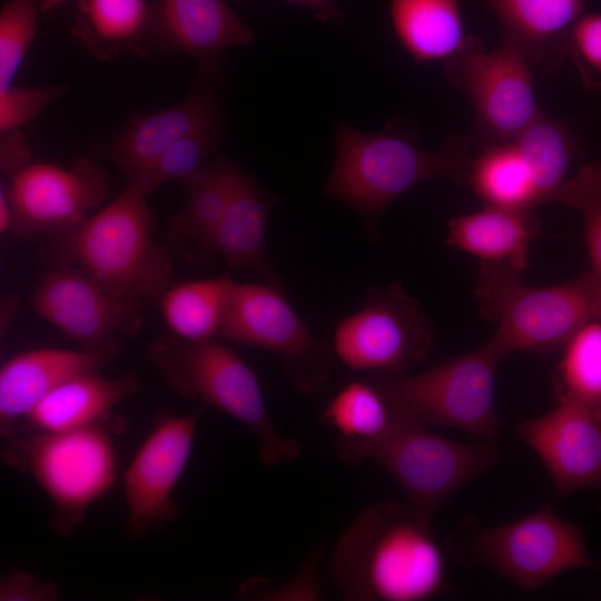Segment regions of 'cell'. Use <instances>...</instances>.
I'll return each mask as SVG.
<instances>
[{
  "label": "cell",
  "instance_id": "obj_6",
  "mask_svg": "<svg viewBox=\"0 0 601 601\" xmlns=\"http://www.w3.org/2000/svg\"><path fill=\"white\" fill-rule=\"evenodd\" d=\"M106 425L4 439L3 461L46 493L51 503L49 524L58 534H71L116 482L117 451Z\"/></svg>",
  "mask_w": 601,
  "mask_h": 601
},
{
  "label": "cell",
  "instance_id": "obj_27",
  "mask_svg": "<svg viewBox=\"0 0 601 601\" xmlns=\"http://www.w3.org/2000/svg\"><path fill=\"white\" fill-rule=\"evenodd\" d=\"M394 33L415 62H445L479 39L467 36L460 0H391Z\"/></svg>",
  "mask_w": 601,
  "mask_h": 601
},
{
  "label": "cell",
  "instance_id": "obj_40",
  "mask_svg": "<svg viewBox=\"0 0 601 601\" xmlns=\"http://www.w3.org/2000/svg\"><path fill=\"white\" fill-rule=\"evenodd\" d=\"M12 227V210L11 205L3 185L0 188V234L6 235L11 233Z\"/></svg>",
  "mask_w": 601,
  "mask_h": 601
},
{
  "label": "cell",
  "instance_id": "obj_21",
  "mask_svg": "<svg viewBox=\"0 0 601 601\" xmlns=\"http://www.w3.org/2000/svg\"><path fill=\"white\" fill-rule=\"evenodd\" d=\"M275 195L244 168L233 162L226 210L215 239L219 254L231 269L247 268L262 279L279 284L266 253V223Z\"/></svg>",
  "mask_w": 601,
  "mask_h": 601
},
{
  "label": "cell",
  "instance_id": "obj_29",
  "mask_svg": "<svg viewBox=\"0 0 601 601\" xmlns=\"http://www.w3.org/2000/svg\"><path fill=\"white\" fill-rule=\"evenodd\" d=\"M512 141L532 176L538 206L554 201L580 155L574 135L562 121L540 112Z\"/></svg>",
  "mask_w": 601,
  "mask_h": 601
},
{
  "label": "cell",
  "instance_id": "obj_31",
  "mask_svg": "<svg viewBox=\"0 0 601 601\" xmlns=\"http://www.w3.org/2000/svg\"><path fill=\"white\" fill-rule=\"evenodd\" d=\"M552 376L556 402L601 416V318L579 328L561 348Z\"/></svg>",
  "mask_w": 601,
  "mask_h": 601
},
{
  "label": "cell",
  "instance_id": "obj_39",
  "mask_svg": "<svg viewBox=\"0 0 601 601\" xmlns=\"http://www.w3.org/2000/svg\"><path fill=\"white\" fill-rule=\"evenodd\" d=\"M245 1V0H238ZM288 3L297 4L312 10L315 17L322 22L336 23L342 20V13L335 0H285Z\"/></svg>",
  "mask_w": 601,
  "mask_h": 601
},
{
  "label": "cell",
  "instance_id": "obj_42",
  "mask_svg": "<svg viewBox=\"0 0 601 601\" xmlns=\"http://www.w3.org/2000/svg\"><path fill=\"white\" fill-rule=\"evenodd\" d=\"M66 1H69V0H41L42 13L43 14L50 13L51 11L60 7Z\"/></svg>",
  "mask_w": 601,
  "mask_h": 601
},
{
  "label": "cell",
  "instance_id": "obj_18",
  "mask_svg": "<svg viewBox=\"0 0 601 601\" xmlns=\"http://www.w3.org/2000/svg\"><path fill=\"white\" fill-rule=\"evenodd\" d=\"M149 52L197 59L255 42L252 29L226 0H148Z\"/></svg>",
  "mask_w": 601,
  "mask_h": 601
},
{
  "label": "cell",
  "instance_id": "obj_15",
  "mask_svg": "<svg viewBox=\"0 0 601 601\" xmlns=\"http://www.w3.org/2000/svg\"><path fill=\"white\" fill-rule=\"evenodd\" d=\"M188 95L155 112H135L97 147L128 179L178 139L224 116L221 55L196 60Z\"/></svg>",
  "mask_w": 601,
  "mask_h": 601
},
{
  "label": "cell",
  "instance_id": "obj_19",
  "mask_svg": "<svg viewBox=\"0 0 601 601\" xmlns=\"http://www.w3.org/2000/svg\"><path fill=\"white\" fill-rule=\"evenodd\" d=\"M111 359L85 349L45 347L6 361L0 368L1 436H11L14 425L58 385L80 373L100 370Z\"/></svg>",
  "mask_w": 601,
  "mask_h": 601
},
{
  "label": "cell",
  "instance_id": "obj_17",
  "mask_svg": "<svg viewBox=\"0 0 601 601\" xmlns=\"http://www.w3.org/2000/svg\"><path fill=\"white\" fill-rule=\"evenodd\" d=\"M518 435L540 457L560 495L601 487V416L558 402L551 411L525 418Z\"/></svg>",
  "mask_w": 601,
  "mask_h": 601
},
{
  "label": "cell",
  "instance_id": "obj_35",
  "mask_svg": "<svg viewBox=\"0 0 601 601\" xmlns=\"http://www.w3.org/2000/svg\"><path fill=\"white\" fill-rule=\"evenodd\" d=\"M68 83L11 86L0 91V132L23 129L49 105L67 93Z\"/></svg>",
  "mask_w": 601,
  "mask_h": 601
},
{
  "label": "cell",
  "instance_id": "obj_33",
  "mask_svg": "<svg viewBox=\"0 0 601 601\" xmlns=\"http://www.w3.org/2000/svg\"><path fill=\"white\" fill-rule=\"evenodd\" d=\"M554 201L574 208L582 216L589 269L601 289V164L581 165L563 184Z\"/></svg>",
  "mask_w": 601,
  "mask_h": 601
},
{
  "label": "cell",
  "instance_id": "obj_16",
  "mask_svg": "<svg viewBox=\"0 0 601 601\" xmlns=\"http://www.w3.org/2000/svg\"><path fill=\"white\" fill-rule=\"evenodd\" d=\"M199 412L161 413L124 474L128 534L139 538L174 519V491L191 456Z\"/></svg>",
  "mask_w": 601,
  "mask_h": 601
},
{
  "label": "cell",
  "instance_id": "obj_24",
  "mask_svg": "<svg viewBox=\"0 0 601 601\" xmlns=\"http://www.w3.org/2000/svg\"><path fill=\"white\" fill-rule=\"evenodd\" d=\"M540 230L533 209L484 205L449 220L446 244L481 263L506 265L523 273L529 267L530 246Z\"/></svg>",
  "mask_w": 601,
  "mask_h": 601
},
{
  "label": "cell",
  "instance_id": "obj_37",
  "mask_svg": "<svg viewBox=\"0 0 601 601\" xmlns=\"http://www.w3.org/2000/svg\"><path fill=\"white\" fill-rule=\"evenodd\" d=\"M59 598L53 583L23 570L12 571L0 581L1 601H56Z\"/></svg>",
  "mask_w": 601,
  "mask_h": 601
},
{
  "label": "cell",
  "instance_id": "obj_11",
  "mask_svg": "<svg viewBox=\"0 0 601 601\" xmlns=\"http://www.w3.org/2000/svg\"><path fill=\"white\" fill-rule=\"evenodd\" d=\"M219 336L282 357L300 392L317 391L327 380L329 349L314 338L280 284L236 282Z\"/></svg>",
  "mask_w": 601,
  "mask_h": 601
},
{
  "label": "cell",
  "instance_id": "obj_10",
  "mask_svg": "<svg viewBox=\"0 0 601 601\" xmlns=\"http://www.w3.org/2000/svg\"><path fill=\"white\" fill-rule=\"evenodd\" d=\"M433 342L418 302L393 283L370 293L363 308L336 324L333 353L353 372L403 374L428 354Z\"/></svg>",
  "mask_w": 601,
  "mask_h": 601
},
{
  "label": "cell",
  "instance_id": "obj_26",
  "mask_svg": "<svg viewBox=\"0 0 601 601\" xmlns=\"http://www.w3.org/2000/svg\"><path fill=\"white\" fill-rule=\"evenodd\" d=\"M149 27L148 0H77L70 31L95 59L109 61L148 57Z\"/></svg>",
  "mask_w": 601,
  "mask_h": 601
},
{
  "label": "cell",
  "instance_id": "obj_5",
  "mask_svg": "<svg viewBox=\"0 0 601 601\" xmlns=\"http://www.w3.org/2000/svg\"><path fill=\"white\" fill-rule=\"evenodd\" d=\"M147 353L174 392L199 400L247 427L264 465L286 464L299 456V443L273 424L255 372L233 349L215 339L190 342L168 332Z\"/></svg>",
  "mask_w": 601,
  "mask_h": 601
},
{
  "label": "cell",
  "instance_id": "obj_13",
  "mask_svg": "<svg viewBox=\"0 0 601 601\" xmlns=\"http://www.w3.org/2000/svg\"><path fill=\"white\" fill-rule=\"evenodd\" d=\"M11 205V234L47 237L85 220L109 196L107 173L92 157L70 166L31 162L3 185Z\"/></svg>",
  "mask_w": 601,
  "mask_h": 601
},
{
  "label": "cell",
  "instance_id": "obj_2",
  "mask_svg": "<svg viewBox=\"0 0 601 601\" xmlns=\"http://www.w3.org/2000/svg\"><path fill=\"white\" fill-rule=\"evenodd\" d=\"M146 196L126 188L81 223L45 237L40 258L50 267L77 268L108 292L141 303L169 287L171 254L152 238Z\"/></svg>",
  "mask_w": 601,
  "mask_h": 601
},
{
  "label": "cell",
  "instance_id": "obj_30",
  "mask_svg": "<svg viewBox=\"0 0 601 601\" xmlns=\"http://www.w3.org/2000/svg\"><path fill=\"white\" fill-rule=\"evenodd\" d=\"M465 184L484 205L538 206L532 176L512 140L475 148Z\"/></svg>",
  "mask_w": 601,
  "mask_h": 601
},
{
  "label": "cell",
  "instance_id": "obj_34",
  "mask_svg": "<svg viewBox=\"0 0 601 601\" xmlns=\"http://www.w3.org/2000/svg\"><path fill=\"white\" fill-rule=\"evenodd\" d=\"M41 0H3L0 9V91L13 85L38 32Z\"/></svg>",
  "mask_w": 601,
  "mask_h": 601
},
{
  "label": "cell",
  "instance_id": "obj_7",
  "mask_svg": "<svg viewBox=\"0 0 601 601\" xmlns=\"http://www.w3.org/2000/svg\"><path fill=\"white\" fill-rule=\"evenodd\" d=\"M506 355L493 341L445 359L416 375L373 374L395 407L428 427L464 431L495 442L501 423L495 410V382Z\"/></svg>",
  "mask_w": 601,
  "mask_h": 601
},
{
  "label": "cell",
  "instance_id": "obj_28",
  "mask_svg": "<svg viewBox=\"0 0 601 601\" xmlns=\"http://www.w3.org/2000/svg\"><path fill=\"white\" fill-rule=\"evenodd\" d=\"M235 283L225 274L169 286L157 299L169 333L190 342L219 336Z\"/></svg>",
  "mask_w": 601,
  "mask_h": 601
},
{
  "label": "cell",
  "instance_id": "obj_41",
  "mask_svg": "<svg viewBox=\"0 0 601 601\" xmlns=\"http://www.w3.org/2000/svg\"><path fill=\"white\" fill-rule=\"evenodd\" d=\"M16 311H17V299L13 295L2 300L1 313H4V315L1 314V329L2 331L8 328V325L10 321L13 318L12 316H14Z\"/></svg>",
  "mask_w": 601,
  "mask_h": 601
},
{
  "label": "cell",
  "instance_id": "obj_9",
  "mask_svg": "<svg viewBox=\"0 0 601 601\" xmlns=\"http://www.w3.org/2000/svg\"><path fill=\"white\" fill-rule=\"evenodd\" d=\"M443 66L451 83L472 104L474 130L470 139L475 148L512 140L541 112L533 67L505 41L490 51L477 41Z\"/></svg>",
  "mask_w": 601,
  "mask_h": 601
},
{
  "label": "cell",
  "instance_id": "obj_3",
  "mask_svg": "<svg viewBox=\"0 0 601 601\" xmlns=\"http://www.w3.org/2000/svg\"><path fill=\"white\" fill-rule=\"evenodd\" d=\"M474 150L470 137L457 134L426 151L396 129L367 134L342 121L324 195L354 208L373 233L386 207L412 187L437 177L465 184Z\"/></svg>",
  "mask_w": 601,
  "mask_h": 601
},
{
  "label": "cell",
  "instance_id": "obj_14",
  "mask_svg": "<svg viewBox=\"0 0 601 601\" xmlns=\"http://www.w3.org/2000/svg\"><path fill=\"white\" fill-rule=\"evenodd\" d=\"M32 307L81 349L115 357L118 336L144 324V304L119 297L72 267H51L35 290Z\"/></svg>",
  "mask_w": 601,
  "mask_h": 601
},
{
  "label": "cell",
  "instance_id": "obj_1",
  "mask_svg": "<svg viewBox=\"0 0 601 601\" xmlns=\"http://www.w3.org/2000/svg\"><path fill=\"white\" fill-rule=\"evenodd\" d=\"M331 572L344 597L358 601H425L446 583V560L408 504L364 508L341 536Z\"/></svg>",
  "mask_w": 601,
  "mask_h": 601
},
{
  "label": "cell",
  "instance_id": "obj_4",
  "mask_svg": "<svg viewBox=\"0 0 601 601\" xmlns=\"http://www.w3.org/2000/svg\"><path fill=\"white\" fill-rule=\"evenodd\" d=\"M480 314L496 323L490 338L505 355L561 349L584 324L601 318V289L587 270L549 286H532L523 273L481 263L473 287Z\"/></svg>",
  "mask_w": 601,
  "mask_h": 601
},
{
  "label": "cell",
  "instance_id": "obj_32",
  "mask_svg": "<svg viewBox=\"0 0 601 601\" xmlns=\"http://www.w3.org/2000/svg\"><path fill=\"white\" fill-rule=\"evenodd\" d=\"M224 116L178 139L134 176L127 185L144 196L165 183L184 180L218 157L224 134Z\"/></svg>",
  "mask_w": 601,
  "mask_h": 601
},
{
  "label": "cell",
  "instance_id": "obj_23",
  "mask_svg": "<svg viewBox=\"0 0 601 601\" xmlns=\"http://www.w3.org/2000/svg\"><path fill=\"white\" fill-rule=\"evenodd\" d=\"M233 161L216 157L183 180L186 207L168 224L166 246L171 255L201 265L215 255V239L229 196Z\"/></svg>",
  "mask_w": 601,
  "mask_h": 601
},
{
  "label": "cell",
  "instance_id": "obj_25",
  "mask_svg": "<svg viewBox=\"0 0 601 601\" xmlns=\"http://www.w3.org/2000/svg\"><path fill=\"white\" fill-rule=\"evenodd\" d=\"M404 417L372 376L345 384L328 400L321 416L336 434L339 457L351 466L364 461Z\"/></svg>",
  "mask_w": 601,
  "mask_h": 601
},
{
  "label": "cell",
  "instance_id": "obj_12",
  "mask_svg": "<svg viewBox=\"0 0 601 601\" xmlns=\"http://www.w3.org/2000/svg\"><path fill=\"white\" fill-rule=\"evenodd\" d=\"M473 550L480 561L528 590L541 588L565 571L594 568L581 528L549 506L481 531Z\"/></svg>",
  "mask_w": 601,
  "mask_h": 601
},
{
  "label": "cell",
  "instance_id": "obj_36",
  "mask_svg": "<svg viewBox=\"0 0 601 601\" xmlns=\"http://www.w3.org/2000/svg\"><path fill=\"white\" fill-rule=\"evenodd\" d=\"M570 57L589 90H601V13L582 14L569 39Z\"/></svg>",
  "mask_w": 601,
  "mask_h": 601
},
{
  "label": "cell",
  "instance_id": "obj_22",
  "mask_svg": "<svg viewBox=\"0 0 601 601\" xmlns=\"http://www.w3.org/2000/svg\"><path fill=\"white\" fill-rule=\"evenodd\" d=\"M139 387L132 372L116 378L105 377L100 370L80 373L58 385L22 418L24 432H61L108 423L114 407Z\"/></svg>",
  "mask_w": 601,
  "mask_h": 601
},
{
  "label": "cell",
  "instance_id": "obj_8",
  "mask_svg": "<svg viewBox=\"0 0 601 601\" xmlns=\"http://www.w3.org/2000/svg\"><path fill=\"white\" fill-rule=\"evenodd\" d=\"M495 442H460L404 417L366 454L384 469L405 494L408 505L431 522L460 487L503 460Z\"/></svg>",
  "mask_w": 601,
  "mask_h": 601
},
{
  "label": "cell",
  "instance_id": "obj_38",
  "mask_svg": "<svg viewBox=\"0 0 601 601\" xmlns=\"http://www.w3.org/2000/svg\"><path fill=\"white\" fill-rule=\"evenodd\" d=\"M32 162V152L22 129L0 132V170L9 178Z\"/></svg>",
  "mask_w": 601,
  "mask_h": 601
},
{
  "label": "cell",
  "instance_id": "obj_20",
  "mask_svg": "<svg viewBox=\"0 0 601 601\" xmlns=\"http://www.w3.org/2000/svg\"><path fill=\"white\" fill-rule=\"evenodd\" d=\"M496 17L502 41L518 48L545 72L558 69L569 52L574 23L583 14L584 0H476Z\"/></svg>",
  "mask_w": 601,
  "mask_h": 601
}]
</instances>
